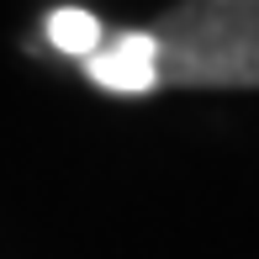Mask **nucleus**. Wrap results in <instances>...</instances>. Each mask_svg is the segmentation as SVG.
Masks as SVG:
<instances>
[{
	"instance_id": "nucleus-1",
	"label": "nucleus",
	"mask_w": 259,
	"mask_h": 259,
	"mask_svg": "<svg viewBox=\"0 0 259 259\" xmlns=\"http://www.w3.org/2000/svg\"><path fill=\"white\" fill-rule=\"evenodd\" d=\"M159 85L259 90V0H191L154 21Z\"/></svg>"
},
{
	"instance_id": "nucleus-2",
	"label": "nucleus",
	"mask_w": 259,
	"mask_h": 259,
	"mask_svg": "<svg viewBox=\"0 0 259 259\" xmlns=\"http://www.w3.org/2000/svg\"><path fill=\"white\" fill-rule=\"evenodd\" d=\"M85 74L111 96H148L159 90V42L154 32H111L85 58Z\"/></svg>"
},
{
	"instance_id": "nucleus-3",
	"label": "nucleus",
	"mask_w": 259,
	"mask_h": 259,
	"mask_svg": "<svg viewBox=\"0 0 259 259\" xmlns=\"http://www.w3.org/2000/svg\"><path fill=\"white\" fill-rule=\"evenodd\" d=\"M42 32H48V42L64 58H79L85 64L90 53L106 42V27H101V16H90V11H79V6H58L42 16Z\"/></svg>"
}]
</instances>
